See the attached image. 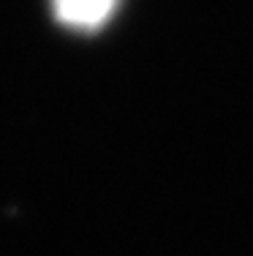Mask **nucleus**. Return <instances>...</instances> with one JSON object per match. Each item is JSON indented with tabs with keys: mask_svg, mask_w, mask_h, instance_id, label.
<instances>
[{
	"mask_svg": "<svg viewBox=\"0 0 253 256\" xmlns=\"http://www.w3.org/2000/svg\"><path fill=\"white\" fill-rule=\"evenodd\" d=\"M117 3L120 0H52V11L65 28L90 33L112 20Z\"/></svg>",
	"mask_w": 253,
	"mask_h": 256,
	"instance_id": "obj_1",
	"label": "nucleus"
}]
</instances>
